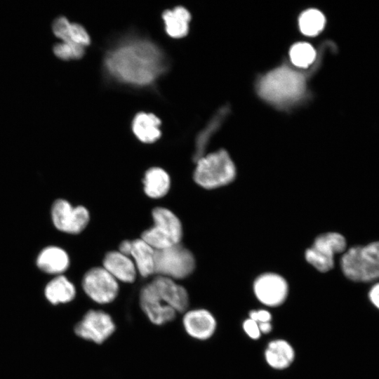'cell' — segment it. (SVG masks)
Here are the masks:
<instances>
[{"label": "cell", "mask_w": 379, "mask_h": 379, "mask_svg": "<svg viewBox=\"0 0 379 379\" xmlns=\"http://www.w3.org/2000/svg\"><path fill=\"white\" fill-rule=\"evenodd\" d=\"M53 52L62 60H76L84 56L85 47L72 42L62 41L54 46Z\"/></svg>", "instance_id": "obj_24"}, {"label": "cell", "mask_w": 379, "mask_h": 379, "mask_svg": "<svg viewBox=\"0 0 379 379\" xmlns=\"http://www.w3.org/2000/svg\"><path fill=\"white\" fill-rule=\"evenodd\" d=\"M235 176L234 162L224 149L200 157L194 172V181L208 190L228 185Z\"/></svg>", "instance_id": "obj_5"}, {"label": "cell", "mask_w": 379, "mask_h": 379, "mask_svg": "<svg viewBox=\"0 0 379 379\" xmlns=\"http://www.w3.org/2000/svg\"><path fill=\"white\" fill-rule=\"evenodd\" d=\"M131 249V241L126 240L122 241L119 245V252L129 256Z\"/></svg>", "instance_id": "obj_30"}, {"label": "cell", "mask_w": 379, "mask_h": 379, "mask_svg": "<svg viewBox=\"0 0 379 379\" xmlns=\"http://www.w3.org/2000/svg\"><path fill=\"white\" fill-rule=\"evenodd\" d=\"M160 125V119L154 114L139 112L133 118L132 130L140 141L152 143L161 137Z\"/></svg>", "instance_id": "obj_16"}, {"label": "cell", "mask_w": 379, "mask_h": 379, "mask_svg": "<svg viewBox=\"0 0 379 379\" xmlns=\"http://www.w3.org/2000/svg\"><path fill=\"white\" fill-rule=\"evenodd\" d=\"M114 328L115 325L108 314L90 310L77 324L74 331L78 336L100 344L112 335Z\"/></svg>", "instance_id": "obj_12"}, {"label": "cell", "mask_w": 379, "mask_h": 379, "mask_svg": "<svg viewBox=\"0 0 379 379\" xmlns=\"http://www.w3.org/2000/svg\"><path fill=\"white\" fill-rule=\"evenodd\" d=\"M182 323L186 332L192 338L204 340L211 338L216 328L213 315L204 309H196L187 312Z\"/></svg>", "instance_id": "obj_13"}, {"label": "cell", "mask_w": 379, "mask_h": 379, "mask_svg": "<svg viewBox=\"0 0 379 379\" xmlns=\"http://www.w3.org/2000/svg\"><path fill=\"white\" fill-rule=\"evenodd\" d=\"M315 57V50L307 43L300 42L295 44L291 47L290 51L291 60L297 67H308L313 62Z\"/></svg>", "instance_id": "obj_23"}, {"label": "cell", "mask_w": 379, "mask_h": 379, "mask_svg": "<svg viewBox=\"0 0 379 379\" xmlns=\"http://www.w3.org/2000/svg\"><path fill=\"white\" fill-rule=\"evenodd\" d=\"M140 304L148 317L160 320L174 312L185 311L189 305V296L186 289L173 279L157 276L142 288Z\"/></svg>", "instance_id": "obj_2"}, {"label": "cell", "mask_w": 379, "mask_h": 379, "mask_svg": "<svg viewBox=\"0 0 379 379\" xmlns=\"http://www.w3.org/2000/svg\"><path fill=\"white\" fill-rule=\"evenodd\" d=\"M36 265L44 272L57 274L68 268L69 259L62 248L58 246H48L39 253Z\"/></svg>", "instance_id": "obj_17"}, {"label": "cell", "mask_w": 379, "mask_h": 379, "mask_svg": "<svg viewBox=\"0 0 379 379\" xmlns=\"http://www.w3.org/2000/svg\"><path fill=\"white\" fill-rule=\"evenodd\" d=\"M162 18L166 32L171 37L180 39L188 33L191 15L185 7L178 6L166 10L162 13Z\"/></svg>", "instance_id": "obj_18"}, {"label": "cell", "mask_w": 379, "mask_h": 379, "mask_svg": "<svg viewBox=\"0 0 379 379\" xmlns=\"http://www.w3.org/2000/svg\"><path fill=\"white\" fill-rule=\"evenodd\" d=\"M259 326V329L260 331L261 334H267L271 332L272 329V325L271 322H265V323H260L258 324Z\"/></svg>", "instance_id": "obj_31"}, {"label": "cell", "mask_w": 379, "mask_h": 379, "mask_svg": "<svg viewBox=\"0 0 379 379\" xmlns=\"http://www.w3.org/2000/svg\"><path fill=\"white\" fill-rule=\"evenodd\" d=\"M152 215L154 225L142 232L141 239L155 250L180 244L182 227L175 213L166 208L157 207Z\"/></svg>", "instance_id": "obj_6"}, {"label": "cell", "mask_w": 379, "mask_h": 379, "mask_svg": "<svg viewBox=\"0 0 379 379\" xmlns=\"http://www.w3.org/2000/svg\"><path fill=\"white\" fill-rule=\"evenodd\" d=\"M265 358L272 368L284 370L292 364L295 359V351L286 340L277 339L268 343L265 350Z\"/></svg>", "instance_id": "obj_15"}, {"label": "cell", "mask_w": 379, "mask_h": 379, "mask_svg": "<svg viewBox=\"0 0 379 379\" xmlns=\"http://www.w3.org/2000/svg\"><path fill=\"white\" fill-rule=\"evenodd\" d=\"M54 226L60 231L78 234L87 226L90 216L88 211L82 206L73 207L65 199L56 200L51 208Z\"/></svg>", "instance_id": "obj_10"}, {"label": "cell", "mask_w": 379, "mask_h": 379, "mask_svg": "<svg viewBox=\"0 0 379 379\" xmlns=\"http://www.w3.org/2000/svg\"><path fill=\"white\" fill-rule=\"evenodd\" d=\"M368 298L372 304L379 309V283L373 286L368 293Z\"/></svg>", "instance_id": "obj_29"}, {"label": "cell", "mask_w": 379, "mask_h": 379, "mask_svg": "<svg viewBox=\"0 0 379 379\" xmlns=\"http://www.w3.org/2000/svg\"><path fill=\"white\" fill-rule=\"evenodd\" d=\"M253 291L257 299L267 307H278L287 298L288 286L286 281L275 273H265L255 280Z\"/></svg>", "instance_id": "obj_11"}, {"label": "cell", "mask_w": 379, "mask_h": 379, "mask_svg": "<svg viewBox=\"0 0 379 379\" xmlns=\"http://www.w3.org/2000/svg\"><path fill=\"white\" fill-rule=\"evenodd\" d=\"M103 267L117 280L131 283L136 277V267L133 261L119 251L107 253L103 259Z\"/></svg>", "instance_id": "obj_14"}, {"label": "cell", "mask_w": 379, "mask_h": 379, "mask_svg": "<svg viewBox=\"0 0 379 379\" xmlns=\"http://www.w3.org/2000/svg\"><path fill=\"white\" fill-rule=\"evenodd\" d=\"M243 329L246 335L253 340H258L261 335L258 324L251 318L246 319L243 322Z\"/></svg>", "instance_id": "obj_27"}, {"label": "cell", "mask_w": 379, "mask_h": 379, "mask_svg": "<svg viewBox=\"0 0 379 379\" xmlns=\"http://www.w3.org/2000/svg\"><path fill=\"white\" fill-rule=\"evenodd\" d=\"M67 41L86 47L90 44L91 38L84 27L79 23L71 22Z\"/></svg>", "instance_id": "obj_25"}, {"label": "cell", "mask_w": 379, "mask_h": 379, "mask_svg": "<svg viewBox=\"0 0 379 379\" xmlns=\"http://www.w3.org/2000/svg\"><path fill=\"white\" fill-rule=\"evenodd\" d=\"M340 266L344 275L354 281L379 279V241L350 248L343 255Z\"/></svg>", "instance_id": "obj_4"}, {"label": "cell", "mask_w": 379, "mask_h": 379, "mask_svg": "<svg viewBox=\"0 0 379 379\" xmlns=\"http://www.w3.org/2000/svg\"><path fill=\"white\" fill-rule=\"evenodd\" d=\"M75 294L74 284L62 275L53 279L45 288V295L53 304L68 302L74 299Z\"/></svg>", "instance_id": "obj_21"}, {"label": "cell", "mask_w": 379, "mask_h": 379, "mask_svg": "<svg viewBox=\"0 0 379 379\" xmlns=\"http://www.w3.org/2000/svg\"><path fill=\"white\" fill-rule=\"evenodd\" d=\"M347 243L338 232H327L318 236L305 251V259L321 272L331 270L334 265L335 254L345 251Z\"/></svg>", "instance_id": "obj_8"}, {"label": "cell", "mask_w": 379, "mask_h": 379, "mask_svg": "<svg viewBox=\"0 0 379 379\" xmlns=\"http://www.w3.org/2000/svg\"><path fill=\"white\" fill-rule=\"evenodd\" d=\"M154 254L155 249L142 239L131 241L130 255L133 258L136 270L143 277L154 273Z\"/></svg>", "instance_id": "obj_19"}, {"label": "cell", "mask_w": 379, "mask_h": 379, "mask_svg": "<svg viewBox=\"0 0 379 379\" xmlns=\"http://www.w3.org/2000/svg\"><path fill=\"white\" fill-rule=\"evenodd\" d=\"M70 25L71 22L65 17L58 18L53 24L54 34L62 41H67Z\"/></svg>", "instance_id": "obj_26"}, {"label": "cell", "mask_w": 379, "mask_h": 379, "mask_svg": "<svg viewBox=\"0 0 379 379\" xmlns=\"http://www.w3.org/2000/svg\"><path fill=\"white\" fill-rule=\"evenodd\" d=\"M249 318L254 320L258 324L271 322L272 314L266 310H251L249 312Z\"/></svg>", "instance_id": "obj_28"}, {"label": "cell", "mask_w": 379, "mask_h": 379, "mask_svg": "<svg viewBox=\"0 0 379 379\" xmlns=\"http://www.w3.org/2000/svg\"><path fill=\"white\" fill-rule=\"evenodd\" d=\"M82 287L91 299L100 304L113 301L119 292L117 280L103 267L90 269L84 276Z\"/></svg>", "instance_id": "obj_9"}, {"label": "cell", "mask_w": 379, "mask_h": 379, "mask_svg": "<svg viewBox=\"0 0 379 379\" xmlns=\"http://www.w3.org/2000/svg\"><path fill=\"white\" fill-rule=\"evenodd\" d=\"M305 88L304 76L286 66L268 72L260 81L258 93L266 101L281 105L298 100Z\"/></svg>", "instance_id": "obj_3"}, {"label": "cell", "mask_w": 379, "mask_h": 379, "mask_svg": "<svg viewBox=\"0 0 379 379\" xmlns=\"http://www.w3.org/2000/svg\"><path fill=\"white\" fill-rule=\"evenodd\" d=\"M325 22V17L321 12L316 9H309L300 16L299 26L304 34L315 36L324 29Z\"/></svg>", "instance_id": "obj_22"}, {"label": "cell", "mask_w": 379, "mask_h": 379, "mask_svg": "<svg viewBox=\"0 0 379 379\" xmlns=\"http://www.w3.org/2000/svg\"><path fill=\"white\" fill-rule=\"evenodd\" d=\"M145 194L154 199L165 196L170 188L171 180L168 174L159 167L148 169L143 178Z\"/></svg>", "instance_id": "obj_20"}, {"label": "cell", "mask_w": 379, "mask_h": 379, "mask_svg": "<svg viewBox=\"0 0 379 379\" xmlns=\"http://www.w3.org/2000/svg\"><path fill=\"white\" fill-rule=\"evenodd\" d=\"M114 79L134 86L153 83L166 69L162 50L148 39H126L107 51L104 60Z\"/></svg>", "instance_id": "obj_1"}, {"label": "cell", "mask_w": 379, "mask_h": 379, "mask_svg": "<svg viewBox=\"0 0 379 379\" xmlns=\"http://www.w3.org/2000/svg\"><path fill=\"white\" fill-rule=\"evenodd\" d=\"M195 268V259L190 251L180 244L155 250L154 273L170 279H183Z\"/></svg>", "instance_id": "obj_7"}]
</instances>
